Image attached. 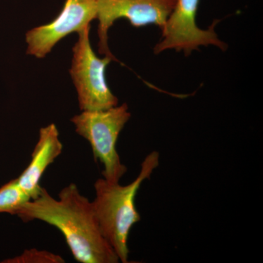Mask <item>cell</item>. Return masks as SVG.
<instances>
[{
    "instance_id": "9",
    "label": "cell",
    "mask_w": 263,
    "mask_h": 263,
    "mask_svg": "<svg viewBox=\"0 0 263 263\" xmlns=\"http://www.w3.org/2000/svg\"><path fill=\"white\" fill-rule=\"evenodd\" d=\"M32 200L19 186L18 179L11 180L0 187V214L17 215L22 208Z\"/></svg>"
},
{
    "instance_id": "10",
    "label": "cell",
    "mask_w": 263,
    "mask_h": 263,
    "mask_svg": "<svg viewBox=\"0 0 263 263\" xmlns=\"http://www.w3.org/2000/svg\"><path fill=\"white\" fill-rule=\"evenodd\" d=\"M3 263H64L65 259L58 254L37 249H25L23 253L13 258L3 260Z\"/></svg>"
},
{
    "instance_id": "6",
    "label": "cell",
    "mask_w": 263,
    "mask_h": 263,
    "mask_svg": "<svg viewBox=\"0 0 263 263\" xmlns=\"http://www.w3.org/2000/svg\"><path fill=\"white\" fill-rule=\"evenodd\" d=\"M176 3V0H97L99 53L117 61L109 49L108 30L119 19H127L136 28L154 24L161 29Z\"/></svg>"
},
{
    "instance_id": "1",
    "label": "cell",
    "mask_w": 263,
    "mask_h": 263,
    "mask_svg": "<svg viewBox=\"0 0 263 263\" xmlns=\"http://www.w3.org/2000/svg\"><path fill=\"white\" fill-rule=\"evenodd\" d=\"M17 216L24 222L40 220L57 228L77 262H119L102 233L92 203L81 195L75 183L62 189L58 199L42 187L39 195L27 202Z\"/></svg>"
},
{
    "instance_id": "3",
    "label": "cell",
    "mask_w": 263,
    "mask_h": 263,
    "mask_svg": "<svg viewBox=\"0 0 263 263\" xmlns=\"http://www.w3.org/2000/svg\"><path fill=\"white\" fill-rule=\"evenodd\" d=\"M131 117L127 103L106 110L83 111L71 119L79 136L91 145L95 160L103 164V179L119 183L127 168L121 162L117 150V140Z\"/></svg>"
},
{
    "instance_id": "2",
    "label": "cell",
    "mask_w": 263,
    "mask_h": 263,
    "mask_svg": "<svg viewBox=\"0 0 263 263\" xmlns=\"http://www.w3.org/2000/svg\"><path fill=\"white\" fill-rule=\"evenodd\" d=\"M160 154L154 151L142 162L136 179L122 186L104 179L95 181L93 209L102 233L114 249L119 262H128L129 251L128 238L134 224L141 220L136 209V197L142 183L149 179L160 164Z\"/></svg>"
},
{
    "instance_id": "5",
    "label": "cell",
    "mask_w": 263,
    "mask_h": 263,
    "mask_svg": "<svg viewBox=\"0 0 263 263\" xmlns=\"http://www.w3.org/2000/svg\"><path fill=\"white\" fill-rule=\"evenodd\" d=\"M200 0H176L173 11L161 29L162 36L154 51L159 54L166 50L183 51L191 54L200 46H215L226 51L228 46L218 38L215 32L219 20H214L208 29L197 27L196 18Z\"/></svg>"
},
{
    "instance_id": "7",
    "label": "cell",
    "mask_w": 263,
    "mask_h": 263,
    "mask_svg": "<svg viewBox=\"0 0 263 263\" xmlns=\"http://www.w3.org/2000/svg\"><path fill=\"white\" fill-rule=\"evenodd\" d=\"M97 13V0H66L57 18L27 32V54L44 58L63 38L90 25Z\"/></svg>"
},
{
    "instance_id": "4",
    "label": "cell",
    "mask_w": 263,
    "mask_h": 263,
    "mask_svg": "<svg viewBox=\"0 0 263 263\" xmlns=\"http://www.w3.org/2000/svg\"><path fill=\"white\" fill-rule=\"evenodd\" d=\"M90 29L91 26H86L77 32L79 39L72 48L70 70L82 111L106 110L119 103L105 79V69L114 60L95 54L90 43Z\"/></svg>"
},
{
    "instance_id": "8",
    "label": "cell",
    "mask_w": 263,
    "mask_h": 263,
    "mask_svg": "<svg viewBox=\"0 0 263 263\" xmlns=\"http://www.w3.org/2000/svg\"><path fill=\"white\" fill-rule=\"evenodd\" d=\"M62 149L63 146L54 124L40 129L39 138L33 150L30 162L17 178L19 186L32 200L41 193L42 186L40 185V181L45 171L61 155Z\"/></svg>"
}]
</instances>
